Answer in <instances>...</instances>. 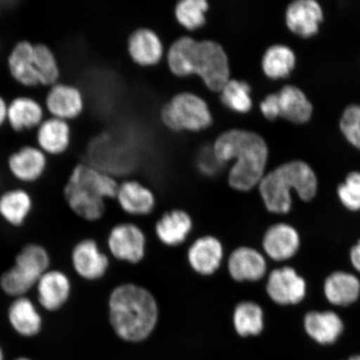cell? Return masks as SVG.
<instances>
[{"instance_id":"cell-39","label":"cell","mask_w":360,"mask_h":360,"mask_svg":"<svg viewBox=\"0 0 360 360\" xmlns=\"http://www.w3.org/2000/svg\"><path fill=\"white\" fill-rule=\"evenodd\" d=\"M8 103L4 98L0 96V128L7 122Z\"/></svg>"},{"instance_id":"cell-1","label":"cell","mask_w":360,"mask_h":360,"mask_svg":"<svg viewBox=\"0 0 360 360\" xmlns=\"http://www.w3.org/2000/svg\"><path fill=\"white\" fill-rule=\"evenodd\" d=\"M213 151L221 163L235 160L228 176L233 190L250 191L264 178L268 147L260 135L248 130H229L216 139Z\"/></svg>"},{"instance_id":"cell-14","label":"cell","mask_w":360,"mask_h":360,"mask_svg":"<svg viewBox=\"0 0 360 360\" xmlns=\"http://www.w3.org/2000/svg\"><path fill=\"white\" fill-rule=\"evenodd\" d=\"M224 255L221 241L213 236H205L198 238L188 248L187 259L193 271L210 276L221 266Z\"/></svg>"},{"instance_id":"cell-37","label":"cell","mask_w":360,"mask_h":360,"mask_svg":"<svg viewBox=\"0 0 360 360\" xmlns=\"http://www.w3.org/2000/svg\"><path fill=\"white\" fill-rule=\"evenodd\" d=\"M260 110L265 118L269 120L277 119V117L280 116L278 115L277 94H269L260 103Z\"/></svg>"},{"instance_id":"cell-32","label":"cell","mask_w":360,"mask_h":360,"mask_svg":"<svg viewBox=\"0 0 360 360\" xmlns=\"http://www.w3.org/2000/svg\"><path fill=\"white\" fill-rule=\"evenodd\" d=\"M220 92L224 105L229 110L242 114L251 110L250 86L245 81L229 80Z\"/></svg>"},{"instance_id":"cell-9","label":"cell","mask_w":360,"mask_h":360,"mask_svg":"<svg viewBox=\"0 0 360 360\" xmlns=\"http://www.w3.org/2000/svg\"><path fill=\"white\" fill-rule=\"evenodd\" d=\"M34 290L39 307L43 311L53 314L61 311L69 304L74 285L64 270L51 269L40 277Z\"/></svg>"},{"instance_id":"cell-33","label":"cell","mask_w":360,"mask_h":360,"mask_svg":"<svg viewBox=\"0 0 360 360\" xmlns=\"http://www.w3.org/2000/svg\"><path fill=\"white\" fill-rule=\"evenodd\" d=\"M208 8L209 4L205 0H184L175 8V16L184 28L199 29L205 24V13Z\"/></svg>"},{"instance_id":"cell-34","label":"cell","mask_w":360,"mask_h":360,"mask_svg":"<svg viewBox=\"0 0 360 360\" xmlns=\"http://www.w3.org/2000/svg\"><path fill=\"white\" fill-rule=\"evenodd\" d=\"M340 129L347 141L360 150V106L346 108L340 120Z\"/></svg>"},{"instance_id":"cell-16","label":"cell","mask_w":360,"mask_h":360,"mask_svg":"<svg viewBox=\"0 0 360 360\" xmlns=\"http://www.w3.org/2000/svg\"><path fill=\"white\" fill-rule=\"evenodd\" d=\"M269 296L278 304H298L304 298L305 283L290 267L276 269L269 274L266 285Z\"/></svg>"},{"instance_id":"cell-27","label":"cell","mask_w":360,"mask_h":360,"mask_svg":"<svg viewBox=\"0 0 360 360\" xmlns=\"http://www.w3.org/2000/svg\"><path fill=\"white\" fill-rule=\"evenodd\" d=\"M306 332L318 343L333 344L344 330L343 322L334 312H310L304 318Z\"/></svg>"},{"instance_id":"cell-43","label":"cell","mask_w":360,"mask_h":360,"mask_svg":"<svg viewBox=\"0 0 360 360\" xmlns=\"http://www.w3.org/2000/svg\"><path fill=\"white\" fill-rule=\"evenodd\" d=\"M0 12H1V7H0Z\"/></svg>"},{"instance_id":"cell-8","label":"cell","mask_w":360,"mask_h":360,"mask_svg":"<svg viewBox=\"0 0 360 360\" xmlns=\"http://www.w3.org/2000/svg\"><path fill=\"white\" fill-rule=\"evenodd\" d=\"M71 268L81 280L94 282L102 280L110 268V259L92 238L75 243L70 253Z\"/></svg>"},{"instance_id":"cell-10","label":"cell","mask_w":360,"mask_h":360,"mask_svg":"<svg viewBox=\"0 0 360 360\" xmlns=\"http://www.w3.org/2000/svg\"><path fill=\"white\" fill-rule=\"evenodd\" d=\"M108 249L116 259L138 264L145 258L146 237L142 229L132 223H120L110 229L107 237Z\"/></svg>"},{"instance_id":"cell-11","label":"cell","mask_w":360,"mask_h":360,"mask_svg":"<svg viewBox=\"0 0 360 360\" xmlns=\"http://www.w3.org/2000/svg\"><path fill=\"white\" fill-rule=\"evenodd\" d=\"M6 315L8 325L22 337H35L43 330L41 309L28 295L12 299L8 305Z\"/></svg>"},{"instance_id":"cell-26","label":"cell","mask_w":360,"mask_h":360,"mask_svg":"<svg viewBox=\"0 0 360 360\" xmlns=\"http://www.w3.org/2000/svg\"><path fill=\"white\" fill-rule=\"evenodd\" d=\"M128 46L130 56L141 65H155L163 56V45L158 35L150 30L134 31L129 37Z\"/></svg>"},{"instance_id":"cell-6","label":"cell","mask_w":360,"mask_h":360,"mask_svg":"<svg viewBox=\"0 0 360 360\" xmlns=\"http://www.w3.org/2000/svg\"><path fill=\"white\" fill-rule=\"evenodd\" d=\"M52 257L46 247L29 242L17 252L11 267L0 274V290L11 299L28 295L40 277L51 269Z\"/></svg>"},{"instance_id":"cell-38","label":"cell","mask_w":360,"mask_h":360,"mask_svg":"<svg viewBox=\"0 0 360 360\" xmlns=\"http://www.w3.org/2000/svg\"><path fill=\"white\" fill-rule=\"evenodd\" d=\"M350 256L354 268L360 272V240L359 244L351 250Z\"/></svg>"},{"instance_id":"cell-18","label":"cell","mask_w":360,"mask_h":360,"mask_svg":"<svg viewBox=\"0 0 360 360\" xmlns=\"http://www.w3.org/2000/svg\"><path fill=\"white\" fill-rule=\"evenodd\" d=\"M323 11L314 0H297L286 11V24L292 33L303 38L316 34L323 21Z\"/></svg>"},{"instance_id":"cell-42","label":"cell","mask_w":360,"mask_h":360,"mask_svg":"<svg viewBox=\"0 0 360 360\" xmlns=\"http://www.w3.org/2000/svg\"><path fill=\"white\" fill-rule=\"evenodd\" d=\"M15 360H30V359H27V358H19V359H17Z\"/></svg>"},{"instance_id":"cell-4","label":"cell","mask_w":360,"mask_h":360,"mask_svg":"<svg viewBox=\"0 0 360 360\" xmlns=\"http://www.w3.org/2000/svg\"><path fill=\"white\" fill-rule=\"evenodd\" d=\"M119 184L110 175L80 163L72 169L64 187V199L77 217L96 222L105 214L106 199H115Z\"/></svg>"},{"instance_id":"cell-19","label":"cell","mask_w":360,"mask_h":360,"mask_svg":"<svg viewBox=\"0 0 360 360\" xmlns=\"http://www.w3.org/2000/svg\"><path fill=\"white\" fill-rule=\"evenodd\" d=\"M193 227L190 214L183 210H172L161 216L155 224V233L166 246L177 247L186 242Z\"/></svg>"},{"instance_id":"cell-25","label":"cell","mask_w":360,"mask_h":360,"mask_svg":"<svg viewBox=\"0 0 360 360\" xmlns=\"http://www.w3.org/2000/svg\"><path fill=\"white\" fill-rule=\"evenodd\" d=\"M278 115L294 124L308 122L313 114V105L299 88L286 85L277 93Z\"/></svg>"},{"instance_id":"cell-15","label":"cell","mask_w":360,"mask_h":360,"mask_svg":"<svg viewBox=\"0 0 360 360\" xmlns=\"http://www.w3.org/2000/svg\"><path fill=\"white\" fill-rule=\"evenodd\" d=\"M32 195L22 188H12L0 195V219L13 229L25 227L34 213Z\"/></svg>"},{"instance_id":"cell-5","label":"cell","mask_w":360,"mask_h":360,"mask_svg":"<svg viewBox=\"0 0 360 360\" xmlns=\"http://www.w3.org/2000/svg\"><path fill=\"white\" fill-rule=\"evenodd\" d=\"M316 175L303 161H291L265 175L259 183V193L270 212L286 214L291 208V191L304 201L316 195Z\"/></svg>"},{"instance_id":"cell-29","label":"cell","mask_w":360,"mask_h":360,"mask_svg":"<svg viewBox=\"0 0 360 360\" xmlns=\"http://www.w3.org/2000/svg\"><path fill=\"white\" fill-rule=\"evenodd\" d=\"M233 323L238 335H258L264 328L263 310L252 301H242L233 309Z\"/></svg>"},{"instance_id":"cell-2","label":"cell","mask_w":360,"mask_h":360,"mask_svg":"<svg viewBox=\"0 0 360 360\" xmlns=\"http://www.w3.org/2000/svg\"><path fill=\"white\" fill-rule=\"evenodd\" d=\"M108 312L116 335L129 342L147 339L154 331L160 314L151 292L132 283H122L111 291Z\"/></svg>"},{"instance_id":"cell-41","label":"cell","mask_w":360,"mask_h":360,"mask_svg":"<svg viewBox=\"0 0 360 360\" xmlns=\"http://www.w3.org/2000/svg\"><path fill=\"white\" fill-rule=\"evenodd\" d=\"M0 360H4V353L1 346H0Z\"/></svg>"},{"instance_id":"cell-12","label":"cell","mask_w":360,"mask_h":360,"mask_svg":"<svg viewBox=\"0 0 360 360\" xmlns=\"http://www.w3.org/2000/svg\"><path fill=\"white\" fill-rule=\"evenodd\" d=\"M47 167V156L39 147L22 146L8 158V171L13 179L22 184L38 182Z\"/></svg>"},{"instance_id":"cell-21","label":"cell","mask_w":360,"mask_h":360,"mask_svg":"<svg viewBox=\"0 0 360 360\" xmlns=\"http://www.w3.org/2000/svg\"><path fill=\"white\" fill-rule=\"evenodd\" d=\"M34 44L28 40L18 42L8 57V69L13 80L22 86L39 85L34 60Z\"/></svg>"},{"instance_id":"cell-36","label":"cell","mask_w":360,"mask_h":360,"mask_svg":"<svg viewBox=\"0 0 360 360\" xmlns=\"http://www.w3.org/2000/svg\"><path fill=\"white\" fill-rule=\"evenodd\" d=\"M200 168L206 174H214L217 173L220 166L223 163L220 162L212 153H204V155L200 158Z\"/></svg>"},{"instance_id":"cell-13","label":"cell","mask_w":360,"mask_h":360,"mask_svg":"<svg viewBox=\"0 0 360 360\" xmlns=\"http://www.w3.org/2000/svg\"><path fill=\"white\" fill-rule=\"evenodd\" d=\"M45 107L53 118L69 121L82 114L84 100L81 90L74 84L57 83L49 88Z\"/></svg>"},{"instance_id":"cell-7","label":"cell","mask_w":360,"mask_h":360,"mask_svg":"<svg viewBox=\"0 0 360 360\" xmlns=\"http://www.w3.org/2000/svg\"><path fill=\"white\" fill-rule=\"evenodd\" d=\"M161 120L174 131H199L210 127L213 121L208 105L191 93L179 94L166 103L161 110Z\"/></svg>"},{"instance_id":"cell-22","label":"cell","mask_w":360,"mask_h":360,"mask_svg":"<svg viewBox=\"0 0 360 360\" xmlns=\"http://www.w3.org/2000/svg\"><path fill=\"white\" fill-rule=\"evenodd\" d=\"M115 199L125 213L134 216L150 214L155 208L154 193L134 180L121 184Z\"/></svg>"},{"instance_id":"cell-30","label":"cell","mask_w":360,"mask_h":360,"mask_svg":"<svg viewBox=\"0 0 360 360\" xmlns=\"http://www.w3.org/2000/svg\"><path fill=\"white\" fill-rule=\"evenodd\" d=\"M296 58L285 45H274L265 52L262 60L264 74L270 79L286 78L295 69Z\"/></svg>"},{"instance_id":"cell-28","label":"cell","mask_w":360,"mask_h":360,"mask_svg":"<svg viewBox=\"0 0 360 360\" xmlns=\"http://www.w3.org/2000/svg\"><path fill=\"white\" fill-rule=\"evenodd\" d=\"M325 292L328 300L331 304L349 305L358 300L360 294V283L353 274L336 272L326 278Z\"/></svg>"},{"instance_id":"cell-35","label":"cell","mask_w":360,"mask_h":360,"mask_svg":"<svg viewBox=\"0 0 360 360\" xmlns=\"http://www.w3.org/2000/svg\"><path fill=\"white\" fill-rule=\"evenodd\" d=\"M338 195L346 208L360 210V173H350L345 182L338 188Z\"/></svg>"},{"instance_id":"cell-17","label":"cell","mask_w":360,"mask_h":360,"mask_svg":"<svg viewBox=\"0 0 360 360\" xmlns=\"http://www.w3.org/2000/svg\"><path fill=\"white\" fill-rule=\"evenodd\" d=\"M228 271L237 282L259 281L266 273L264 256L250 247H238L228 259Z\"/></svg>"},{"instance_id":"cell-31","label":"cell","mask_w":360,"mask_h":360,"mask_svg":"<svg viewBox=\"0 0 360 360\" xmlns=\"http://www.w3.org/2000/svg\"><path fill=\"white\" fill-rule=\"evenodd\" d=\"M34 60L39 85L51 87L58 83L60 78V66L56 53L48 45H34Z\"/></svg>"},{"instance_id":"cell-3","label":"cell","mask_w":360,"mask_h":360,"mask_svg":"<svg viewBox=\"0 0 360 360\" xmlns=\"http://www.w3.org/2000/svg\"><path fill=\"white\" fill-rule=\"evenodd\" d=\"M168 63L174 75L196 74L212 91H221L229 80L226 53L218 43L210 40L197 41L190 37L177 39L169 49Z\"/></svg>"},{"instance_id":"cell-24","label":"cell","mask_w":360,"mask_h":360,"mask_svg":"<svg viewBox=\"0 0 360 360\" xmlns=\"http://www.w3.org/2000/svg\"><path fill=\"white\" fill-rule=\"evenodd\" d=\"M299 246L298 233L287 224L273 225L264 236L263 248L265 253L276 261L291 258L298 250Z\"/></svg>"},{"instance_id":"cell-23","label":"cell","mask_w":360,"mask_h":360,"mask_svg":"<svg viewBox=\"0 0 360 360\" xmlns=\"http://www.w3.org/2000/svg\"><path fill=\"white\" fill-rule=\"evenodd\" d=\"M44 116L43 107L33 98L19 96L8 103L7 122L16 132L37 129Z\"/></svg>"},{"instance_id":"cell-40","label":"cell","mask_w":360,"mask_h":360,"mask_svg":"<svg viewBox=\"0 0 360 360\" xmlns=\"http://www.w3.org/2000/svg\"><path fill=\"white\" fill-rule=\"evenodd\" d=\"M348 360H360V355H356V356L351 357Z\"/></svg>"},{"instance_id":"cell-20","label":"cell","mask_w":360,"mask_h":360,"mask_svg":"<svg viewBox=\"0 0 360 360\" xmlns=\"http://www.w3.org/2000/svg\"><path fill=\"white\" fill-rule=\"evenodd\" d=\"M36 141L45 155H61L70 146V125L67 121L53 117L44 120L37 128Z\"/></svg>"}]
</instances>
